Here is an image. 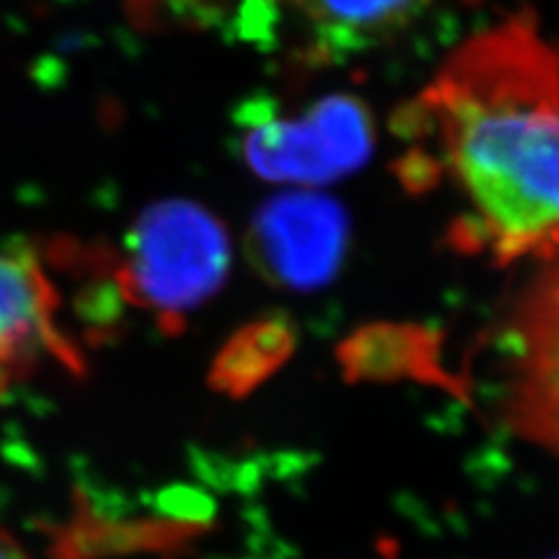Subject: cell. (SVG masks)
<instances>
[{"mask_svg": "<svg viewBox=\"0 0 559 559\" xmlns=\"http://www.w3.org/2000/svg\"><path fill=\"white\" fill-rule=\"evenodd\" d=\"M43 357L78 369V353L57 326V294L28 252H0V394Z\"/></svg>", "mask_w": 559, "mask_h": 559, "instance_id": "6", "label": "cell"}, {"mask_svg": "<svg viewBox=\"0 0 559 559\" xmlns=\"http://www.w3.org/2000/svg\"><path fill=\"white\" fill-rule=\"evenodd\" d=\"M555 559H559V557H555Z\"/></svg>", "mask_w": 559, "mask_h": 559, "instance_id": "12", "label": "cell"}, {"mask_svg": "<svg viewBox=\"0 0 559 559\" xmlns=\"http://www.w3.org/2000/svg\"><path fill=\"white\" fill-rule=\"evenodd\" d=\"M312 31L310 57L336 63L404 33L429 0H292Z\"/></svg>", "mask_w": 559, "mask_h": 559, "instance_id": "7", "label": "cell"}, {"mask_svg": "<svg viewBox=\"0 0 559 559\" xmlns=\"http://www.w3.org/2000/svg\"><path fill=\"white\" fill-rule=\"evenodd\" d=\"M394 173L401 185L413 191V194H423V191L439 187L443 180V166L439 156L429 154L423 147H413L401 156L394 164Z\"/></svg>", "mask_w": 559, "mask_h": 559, "instance_id": "10", "label": "cell"}, {"mask_svg": "<svg viewBox=\"0 0 559 559\" xmlns=\"http://www.w3.org/2000/svg\"><path fill=\"white\" fill-rule=\"evenodd\" d=\"M349 248L345 207L318 191H285L257 210L248 254L269 283L310 292L336 277Z\"/></svg>", "mask_w": 559, "mask_h": 559, "instance_id": "5", "label": "cell"}, {"mask_svg": "<svg viewBox=\"0 0 559 559\" xmlns=\"http://www.w3.org/2000/svg\"><path fill=\"white\" fill-rule=\"evenodd\" d=\"M349 380H423L457 390L441 366L439 338L415 324H371L341 345Z\"/></svg>", "mask_w": 559, "mask_h": 559, "instance_id": "8", "label": "cell"}, {"mask_svg": "<svg viewBox=\"0 0 559 559\" xmlns=\"http://www.w3.org/2000/svg\"><path fill=\"white\" fill-rule=\"evenodd\" d=\"M296 336L292 326L280 320H259L245 326L238 336L226 343L215 361L213 384L229 394L254 390L261 380L275 373L292 355Z\"/></svg>", "mask_w": 559, "mask_h": 559, "instance_id": "9", "label": "cell"}, {"mask_svg": "<svg viewBox=\"0 0 559 559\" xmlns=\"http://www.w3.org/2000/svg\"><path fill=\"white\" fill-rule=\"evenodd\" d=\"M419 96L471 205L454 242L499 264L559 259V55L534 22L466 40Z\"/></svg>", "mask_w": 559, "mask_h": 559, "instance_id": "1", "label": "cell"}, {"mask_svg": "<svg viewBox=\"0 0 559 559\" xmlns=\"http://www.w3.org/2000/svg\"><path fill=\"white\" fill-rule=\"evenodd\" d=\"M503 417L559 460V259L522 289L503 336Z\"/></svg>", "mask_w": 559, "mask_h": 559, "instance_id": "4", "label": "cell"}, {"mask_svg": "<svg viewBox=\"0 0 559 559\" xmlns=\"http://www.w3.org/2000/svg\"><path fill=\"white\" fill-rule=\"evenodd\" d=\"M242 162L261 180L320 187L369 164L373 119L361 98L331 94L314 100L301 117L277 112L269 96L245 100L236 115Z\"/></svg>", "mask_w": 559, "mask_h": 559, "instance_id": "3", "label": "cell"}, {"mask_svg": "<svg viewBox=\"0 0 559 559\" xmlns=\"http://www.w3.org/2000/svg\"><path fill=\"white\" fill-rule=\"evenodd\" d=\"M231 266L226 226L207 207L170 199L140 213L117 264V285L166 326L219 292Z\"/></svg>", "mask_w": 559, "mask_h": 559, "instance_id": "2", "label": "cell"}, {"mask_svg": "<svg viewBox=\"0 0 559 559\" xmlns=\"http://www.w3.org/2000/svg\"><path fill=\"white\" fill-rule=\"evenodd\" d=\"M0 559H31L16 540L0 530Z\"/></svg>", "mask_w": 559, "mask_h": 559, "instance_id": "11", "label": "cell"}]
</instances>
